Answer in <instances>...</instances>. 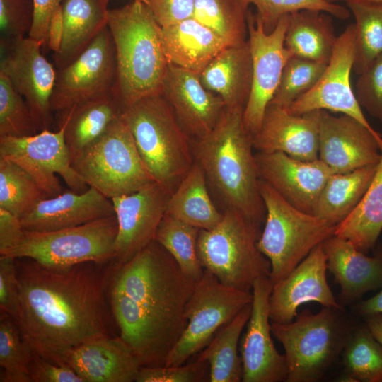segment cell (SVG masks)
I'll list each match as a JSON object with an SVG mask.
<instances>
[{
  "mask_svg": "<svg viewBox=\"0 0 382 382\" xmlns=\"http://www.w3.org/2000/svg\"><path fill=\"white\" fill-rule=\"evenodd\" d=\"M20 299L14 320L35 354L59 365L79 345L112 334L110 302L114 261L83 262L66 269L15 258Z\"/></svg>",
  "mask_w": 382,
  "mask_h": 382,
  "instance_id": "1",
  "label": "cell"
},
{
  "mask_svg": "<svg viewBox=\"0 0 382 382\" xmlns=\"http://www.w3.org/2000/svg\"><path fill=\"white\" fill-rule=\"evenodd\" d=\"M195 284L155 240L128 262L115 265L110 286L113 318L141 367L165 366L186 328Z\"/></svg>",
  "mask_w": 382,
  "mask_h": 382,
  "instance_id": "2",
  "label": "cell"
},
{
  "mask_svg": "<svg viewBox=\"0 0 382 382\" xmlns=\"http://www.w3.org/2000/svg\"><path fill=\"white\" fill-rule=\"evenodd\" d=\"M243 110V107H226L213 129L204 137L190 139V146L194 162L202 170L210 192L224 211L237 210L262 224L266 209Z\"/></svg>",
  "mask_w": 382,
  "mask_h": 382,
  "instance_id": "3",
  "label": "cell"
},
{
  "mask_svg": "<svg viewBox=\"0 0 382 382\" xmlns=\"http://www.w3.org/2000/svg\"><path fill=\"white\" fill-rule=\"evenodd\" d=\"M108 27L115 50V96L121 108L161 94L168 62L161 26L143 0L109 9Z\"/></svg>",
  "mask_w": 382,
  "mask_h": 382,
  "instance_id": "4",
  "label": "cell"
},
{
  "mask_svg": "<svg viewBox=\"0 0 382 382\" xmlns=\"http://www.w3.org/2000/svg\"><path fill=\"white\" fill-rule=\"evenodd\" d=\"M121 116L147 171L172 194L195 162L190 138L170 107L154 95L122 108Z\"/></svg>",
  "mask_w": 382,
  "mask_h": 382,
  "instance_id": "5",
  "label": "cell"
},
{
  "mask_svg": "<svg viewBox=\"0 0 382 382\" xmlns=\"http://www.w3.org/2000/svg\"><path fill=\"white\" fill-rule=\"evenodd\" d=\"M272 335L283 345L286 382H317L340 356L355 326L344 308L303 310L290 323L271 321Z\"/></svg>",
  "mask_w": 382,
  "mask_h": 382,
  "instance_id": "6",
  "label": "cell"
},
{
  "mask_svg": "<svg viewBox=\"0 0 382 382\" xmlns=\"http://www.w3.org/2000/svg\"><path fill=\"white\" fill-rule=\"evenodd\" d=\"M219 224L211 230H200L197 250L205 270L223 284L252 292L254 282L270 277L271 265L257 243L261 224L240 212L228 209Z\"/></svg>",
  "mask_w": 382,
  "mask_h": 382,
  "instance_id": "7",
  "label": "cell"
},
{
  "mask_svg": "<svg viewBox=\"0 0 382 382\" xmlns=\"http://www.w3.org/2000/svg\"><path fill=\"white\" fill-rule=\"evenodd\" d=\"M259 190L266 216L257 245L270 262V279L274 284L335 235L337 226L295 208L260 179Z\"/></svg>",
  "mask_w": 382,
  "mask_h": 382,
  "instance_id": "8",
  "label": "cell"
},
{
  "mask_svg": "<svg viewBox=\"0 0 382 382\" xmlns=\"http://www.w3.org/2000/svg\"><path fill=\"white\" fill-rule=\"evenodd\" d=\"M71 164L88 187L110 199L155 182L121 115L100 137L72 156Z\"/></svg>",
  "mask_w": 382,
  "mask_h": 382,
  "instance_id": "9",
  "label": "cell"
},
{
  "mask_svg": "<svg viewBox=\"0 0 382 382\" xmlns=\"http://www.w3.org/2000/svg\"><path fill=\"white\" fill-rule=\"evenodd\" d=\"M117 230L115 214L52 231H25L19 244L0 255L32 259L54 269L83 262L108 263L114 261Z\"/></svg>",
  "mask_w": 382,
  "mask_h": 382,
  "instance_id": "10",
  "label": "cell"
},
{
  "mask_svg": "<svg viewBox=\"0 0 382 382\" xmlns=\"http://www.w3.org/2000/svg\"><path fill=\"white\" fill-rule=\"evenodd\" d=\"M252 301V292L228 287L204 270L186 306V328L165 366L182 365L198 354L220 328Z\"/></svg>",
  "mask_w": 382,
  "mask_h": 382,
  "instance_id": "11",
  "label": "cell"
},
{
  "mask_svg": "<svg viewBox=\"0 0 382 382\" xmlns=\"http://www.w3.org/2000/svg\"><path fill=\"white\" fill-rule=\"evenodd\" d=\"M0 157L25 169L47 197L62 192L57 175L74 192H83L89 187L71 166L62 127L56 132L44 129L30 136H0Z\"/></svg>",
  "mask_w": 382,
  "mask_h": 382,
  "instance_id": "12",
  "label": "cell"
},
{
  "mask_svg": "<svg viewBox=\"0 0 382 382\" xmlns=\"http://www.w3.org/2000/svg\"><path fill=\"white\" fill-rule=\"evenodd\" d=\"M116 80L115 46L107 25L73 62L57 69L52 110L59 115L77 104L115 93Z\"/></svg>",
  "mask_w": 382,
  "mask_h": 382,
  "instance_id": "13",
  "label": "cell"
},
{
  "mask_svg": "<svg viewBox=\"0 0 382 382\" xmlns=\"http://www.w3.org/2000/svg\"><path fill=\"white\" fill-rule=\"evenodd\" d=\"M247 26L253 62L252 86L243 110V122L252 137L259 130L265 109L274 97L283 69L292 57L284 46L288 13L278 21L275 28L266 33L261 19L247 12Z\"/></svg>",
  "mask_w": 382,
  "mask_h": 382,
  "instance_id": "14",
  "label": "cell"
},
{
  "mask_svg": "<svg viewBox=\"0 0 382 382\" xmlns=\"http://www.w3.org/2000/svg\"><path fill=\"white\" fill-rule=\"evenodd\" d=\"M42 45L25 37L0 42V71L26 101L38 131L50 129L57 69L42 53Z\"/></svg>",
  "mask_w": 382,
  "mask_h": 382,
  "instance_id": "15",
  "label": "cell"
},
{
  "mask_svg": "<svg viewBox=\"0 0 382 382\" xmlns=\"http://www.w3.org/2000/svg\"><path fill=\"white\" fill-rule=\"evenodd\" d=\"M356 26L349 24L337 37L332 57L317 83L287 109L294 115L330 110L351 116L374 129L366 119L350 83L355 51Z\"/></svg>",
  "mask_w": 382,
  "mask_h": 382,
  "instance_id": "16",
  "label": "cell"
},
{
  "mask_svg": "<svg viewBox=\"0 0 382 382\" xmlns=\"http://www.w3.org/2000/svg\"><path fill=\"white\" fill-rule=\"evenodd\" d=\"M272 287L270 277L258 278L253 286L251 314L239 342L243 382H282L288 376L285 354L277 350L271 337L269 299Z\"/></svg>",
  "mask_w": 382,
  "mask_h": 382,
  "instance_id": "17",
  "label": "cell"
},
{
  "mask_svg": "<svg viewBox=\"0 0 382 382\" xmlns=\"http://www.w3.org/2000/svg\"><path fill=\"white\" fill-rule=\"evenodd\" d=\"M170 195L155 181L133 193L111 199L118 225L116 265L128 262L154 241Z\"/></svg>",
  "mask_w": 382,
  "mask_h": 382,
  "instance_id": "18",
  "label": "cell"
},
{
  "mask_svg": "<svg viewBox=\"0 0 382 382\" xmlns=\"http://www.w3.org/2000/svg\"><path fill=\"white\" fill-rule=\"evenodd\" d=\"M382 153V137L355 118L336 117L320 111L318 159L335 173L377 164Z\"/></svg>",
  "mask_w": 382,
  "mask_h": 382,
  "instance_id": "19",
  "label": "cell"
},
{
  "mask_svg": "<svg viewBox=\"0 0 382 382\" xmlns=\"http://www.w3.org/2000/svg\"><path fill=\"white\" fill-rule=\"evenodd\" d=\"M259 178L295 208L313 214L318 197L333 170L320 159L302 161L283 152H256Z\"/></svg>",
  "mask_w": 382,
  "mask_h": 382,
  "instance_id": "20",
  "label": "cell"
},
{
  "mask_svg": "<svg viewBox=\"0 0 382 382\" xmlns=\"http://www.w3.org/2000/svg\"><path fill=\"white\" fill-rule=\"evenodd\" d=\"M161 94L190 139L212 131L226 107L219 96L202 86L199 74L170 63Z\"/></svg>",
  "mask_w": 382,
  "mask_h": 382,
  "instance_id": "21",
  "label": "cell"
},
{
  "mask_svg": "<svg viewBox=\"0 0 382 382\" xmlns=\"http://www.w3.org/2000/svg\"><path fill=\"white\" fill-rule=\"evenodd\" d=\"M327 270L322 243L284 278L273 284L269 299L270 320L290 323L298 314V308L308 302H317L323 307L344 308L328 284Z\"/></svg>",
  "mask_w": 382,
  "mask_h": 382,
  "instance_id": "22",
  "label": "cell"
},
{
  "mask_svg": "<svg viewBox=\"0 0 382 382\" xmlns=\"http://www.w3.org/2000/svg\"><path fill=\"white\" fill-rule=\"evenodd\" d=\"M320 111L294 115L272 102L252 137L257 152H283L302 161L318 159Z\"/></svg>",
  "mask_w": 382,
  "mask_h": 382,
  "instance_id": "23",
  "label": "cell"
},
{
  "mask_svg": "<svg viewBox=\"0 0 382 382\" xmlns=\"http://www.w3.org/2000/svg\"><path fill=\"white\" fill-rule=\"evenodd\" d=\"M115 215L113 204L93 187L46 197L20 218L25 231L47 232L85 224Z\"/></svg>",
  "mask_w": 382,
  "mask_h": 382,
  "instance_id": "24",
  "label": "cell"
},
{
  "mask_svg": "<svg viewBox=\"0 0 382 382\" xmlns=\"http://www.w3.org/2000/svg\"><path fill=\"white\" fill-rule=\"evenodd\" d=\"M327 269L340 287L337 301L344 307L382 286V252L368 256L351 242L333 235L323 243Z\"/></svg>",
  "mask_w": 382,
  "mask_h": 382,
  "instance_id": "25",
  "label": "cell"
},
{
  "mask_svg": "<svg viewBox=\"0 0 382 382\" xmlns=\"http://www.w3.org/2000/svg\"><path fill=\"white\" fill-rule=\"evenodd\" d=\"M67 364L83 382H132L141 365L127 344L117 336H105L79 345Z\"/></svg>",
  "mask_w": 382,
  "mask_h": 382,
  "instance_id": "26",
  "label": "cell"
},
{
  "mask_svg": "<svg viewBox=\"0 0 382 382\" xmlns=\"http://www.w3.org/2000/svg\"><path fill=\"white\" fill-rule=\"evenodd\" d=\"M199 79L202 86L219 96L226 107L245 108L253 79L248 40L225 47L201 71Z\"/></svg>",
  "mask_w": 382,
  "mask_h": 382,
  "instance_id": "27",
  "label": "cell"
},
{
  "mask_svg": "<svg viewBox=\"0 0 382 382\" xmlns=\"http://www.w3.org/2000/svg\"><path fill=\"white\" fill-rule=\"evenodd\" d=\"M161 42L168 63L198 74L227 46L192 17L161 27Z\"/></svg>",
  "mask_w": 382,
  "mask_h": 382,
  "instance_id": "28",
  "label": "cell"
},
{
  "mask_svg": "<svg viewBox=\"0 0 382 382\" xmlns=\"http://www.w3.org/2000/svg\"><path fill=\"white\" fill-rule=\"evenodd\" d=\"M109 1L62 0L64 36L53 56L57 69L73 62L108 25Z\"/></svg>",
  "mask_w": 382,
  "mask_h": 382,
  "instance_id": "29",
  "label": "cell"
},
{
  "mask_svg": "<svg viewBox=\"0 0 382 382\" xmlns=\"http://www.w3.org/2000/svg\"><path fill=\"white\" fill-rule=\"evenodd\" d=\"M122 108L111 93L74 105L59 114V127L71 157L100 137L120 116Z\"/></svg>",
  "mask_w": 382,
  "mask_h": 382,
  "instance_id": "30",
  "label": "cell"
},
{
  "mask_svg": "<svg viewBox=\"0 0 382 382\" xmlns=\"http://www.w3.org/2000/svg\"><path fill=\"white\" fill-rule=\"evenodd\" d=\"M328 14L315 9L288 13L284 46L292 56L328 64L337 39Z\"/></svg>",
  "mask_w": 382,
  "mask_h": 382,
  "instance_id": "31",
  "label": "cell"
},
{
  "mask_svg": "<svg viewBox=\"0 0 382 382\" xmlns=\"http://www.w3.org/2000/svg\"><path fill=\"white\" fill-rule=\"evenodd\" d=\"M166 214L202 230H211L223 218L214 204L205 175L194 163L169 198Z\"/></svg>",
  "mask_w": 382,
  "mask_h": 382,
  "instance_id": "32",
  "label": "cell"
},
{
  "mask_svg": "<svg viewBox=\"0 0 382 382\" xmlns=\"http://www.w3.org/2000/svg\"><path fill=\"white\" fill-rule=\"evenodd\" d=\"M377 164L332 174L318 197L313 214L336 226L343 221L362 199Z\"/></svg>",
  "mask_w": 382,
  "mask_h": 382,
  "instance_id": "33",
  "label": "cell"
},
{
  "mask_svg": "<svg viewBox=\"0 0 382 382\" xmlns=\"http://www.w3.org/2000/svg\"><path fill=\"white\" fill-rule=\"evenodd\" d=\"M251 311L252 303L246 305L233 319L220 328L209 344L197 354V359L209 364V381H242L243 366L238 346Z\"/></svg>",
  "mask_w": 382,
  "mask_h": 382,
  "instance_id": "34",
  "label": "cell"
},
{
  "mask_svg": "<svg viewBox=\"0 0 382 382\" xmlns=\"http://www.w3.org/2000/svg\"><path fill=\"white\" fill-rule=\"evenodd\" d=\"M382 231V153L372 181L353 212L337 225L335 235L363 253L376 244Z\"/></svg>",
  "mask_w": 382,
  "mask_h": 382,
  "instance_id": "35",
  "label": "cell"
},
{
  "mask_svg": "<svg viewBox=\"0 0 382 382\" xmlns=\"http://www.w3.org/2000/svg\"><path fill=\"white\" fill-rule=\"evenodd\" d=\"M341 357L340 381L382 382V346L366 325L354 328Z\"/></svg>",
  "mask_w": 382,
  "mask_h": 382,
  "instance_id": "36",
  "label": "cell"
},
{
  "mask_svg": "<svg viewBox=\"0 0 382 382\" xmlns=\"http://www.w3.org/2000/svg\"><path fill=\"white\" fill-rule=\"evenodd\" d=\"M248 11L238 0H195L192 18L235 45L248 40Z\"/></svg>",
  "mask_w": 382,
  "mask_h": 382,
  "instance_id": "37",
  "label": "cell"
},
{
  "mask_svg": "<svg viewBox=\"0 0 382 382\" xmlns=\"http://www.w3.org/2000/svg\"><path fill=\"white\" fill-rule=\"evenodd\" d=\"M200 230L166 214L154 239L171 255L183 272L195 282L204 272L197 250Z\"/></svg>",
  "mask_w": 382,
  "mask_h": 382,
  "instance_id": "38",
  "label": "cell"
},
{
  "mask_svg": "<svg viewBox=\"0 0 382 382\" xmlns=\"http://www.w3.org/2000/svg\"><path fill=\"white\" fill-rule=\"evenodd\" d=\"M347 5L356 21L352 70L359 75L382 53V3L350 2Z\"/></svg>",
  "mask_w": 382,
  "mask_h": 382,
  "instance_id": "39",
  "label": "cell"
},
{
  "mask_svg": "<svg viewBox=\"0 0 382 382\" xmlns=\"http://www.w3.org/2000/svg\"><path fill=\"white\" fill-rule=\"evenodd\" d=\"M46 195L34 178L13 161L0 157V208L21 218Z\"/></svg>",
  "mask_w": 382,
  "mask_h": 382,
  "instance_id": "40",
  "label": "cell"
},
{
  "mask_svg": "<svg viewBox=\"0 0 382 382\" xmlns=\"http://www.w3.org/2000/svg\"><path fill=\"white\" fill-rule=\"evenodd\" d=\"M31 354L13 318L1 311L0 382H33L28 371Z\"/></svg>",
  "mask_w": 382,
  "mask_h": 382,
  "instance_id": "41",
  "label": "cell"
},
{
  "mask_svg": "<svg viewBox=\"0 0 382 382\" xmlns=\"http://www.w3.org/2000/svg\"><path fill=\"white\" fill-rule=\"evenodd\" d=\"M328 64L295 56L286 62L271 102L288 109L310 91L324 73Z\"/></svg>",
  "mask_w": 382,
  "mask_h": 382,
  "instance_id": "42",
  "label": "cell"
},
{
  "mask_svg": "<svg viewBox=\"0 0 382 382\" xmlns=\"http://www.w3.org/2000/svg\"><path fill=\"white\" fill-rule=\"evenodd\" d=\"M37 132L26 101L13 88L8 76L0 71V136L18 137Z\"/></svg>",
  "mask_w": 382,
  "mask_h": 382,
  "instance_id": "43",
  "label": "cell"
},
{
  "mask_svg": "<svg viewBox=\"0 0 382 382\" xmlns=\"http://www.w3.org/2000/svg\"><path fill=\"white\" fill-rule=\"evenodd\" d=\"M33 14V0H0V42L28 37Z\"/></svg>",
  "mask_w": 382,
  "mask_h": 382,
  "instance_id": "44",
  "label": "cell"
},
{
  "mask_svg": "<svg viewBox=\"0 0 382 382\" xmlns=\"http://www.w3.org/2000/svg\"><path fill=\"white\" fill-rule=\"evenodd\" d=\"M136 382H204L209 381V364L199 359L186 364L141 367Z\"/></svg>",
  "mask_w": 382,
  "mask_h": 382,
  "instance_id": "45",
  "label": "cell"
},
{
  "mask_svg": "<svg viewBox=\"0 0 382 382\" xmlns=\"http://www.w3.org/2000/svg\"><path fill=\"white\" fill-rule=\"evenodd\" d=\"M358 103L382 127V53L357 79L355 93Z\"/></svg>",
  "mask_w": 382,
  "mask_h": 382,
  "instance_id": "46",
  "label": "cell"
},
{
  "mask_svg": "<svg viewBox=\"0 0 382 382\" xmlns=\"http://www.w3.org/2000/svg\"><path fill=\"white\" fill-rule=\"evenodd\" d=\"M20 299L16 259L0 255V308L16 318Z\"/></svg>",
  "mask_w": 382,
  "mask_h": 382,
  "instance_id": "47",
  "label": "cell"
},
{
  "mask_svg": "<svg viewBox=\"0 0 382 382\" xmlns=\"http://www.w3.org/2000/svg\"><path fill=\"white\" fill-rule=\"evenodd\" d=\"M28 371L33 382H83L69 366L57 364L33 352Z\"/></svg>",
  "mask_w": 382,
  "mask_h": 382,
  "instance_id": "48",
  "label": "cell"
},
{
  "mask_svg": "<svg viewBox=\"0 0 382 382\" xmlns=\"http://www.w3.org/2000/svg\"><path fill=\"white\" fill-rule=\"evenodd\" d=\"M161 26L192 18L195 0H143Z\"/></svg>",
  "mask_w": 382,
  "mask_h": 382,
  "instance_id": "49",
  "label": "cell"
},
{
  "mask_svg": "<svg viewBox=\"0 0 382 382\" xmlns=\"http://www.w3.org/2000/svg\"><path fill=\"white\" fill-rule=\"evenodd\" d=\"M34 14L33 25L28 37L47 47V31L50 18L62 4V0H33Z\"/></svg>",
  "mask_w": 382,
  "mask_h": 382,
  "instance_id": "50",
  "label": "cell"
},
{
  "mask_svg": "<svg viewBox=\"0 0 382 382\" xmlns=\"http://www.w3.org/2000/svg\"><path fill=\"white\" fill-rule=\"evenodd\" d=\"M24 233L20 218L0 208V255L19 244Z\"/></svg>",
  "mask_w": 382,
  "mask_h": 382,
  "instance_id": "51",
  "label": "cell"
},
{
  "mask_svg": "<svg viewBox=\"0 0 382 382\" xmlns=\"http://www.w3.org/2000/svg\"><path fill=\"white\" fill-rule=\"evenodd\" d=\"M64 18L62 4L52 13L47 31V47L58 53L61 49L64 36Z\"/></svg>",
  "mask_w": 382,
  "mask_h": 382,
  "instance_id": "52",
  "label": "cell"
},
{
  "mask_svg": "<svg viewBox=\"0 0 382 382\" xmlns=\"http://www.w3.org/2000/svg\"><path fill=\"white\" fill-rule=\"evenodd\" d=\"M354 310L363 317L372 313H382V289L373 297L359 302Z\"/></svg>",
  "mask_w": 382,
  "mask_h": 382,
  "instance_id": "53",
  "label": "cell"
},
{
  "mask_svg": "<svg viewBox=\"0 0 382 382\" xmlns=\"http://www.w3.org/2000/svg\"><path fill=\"white\" fill-rule=\"evenodd\" d=\"M364 318L366 325L382 346V313H372Z\"/></svg>",
  "mask_w": 382,
  "mask_h": 382,
  "instance_id": "54",
  "label": "cell"
},
{
  "mask_svg": "<svg viewBox=\"0 0 382 382\" xmlns=\"http://www.w3.org/2000/svg\"><path fill=\"white\" fill-rule=\"evenodd\" d=\"M326 2L331 3V4H336V2L339 1H345L347 4L350 2H378V3H382V0H323Z\"/></svg>",
  "mask_w": 382,
  "mask_h": 382,
  "instance_id": "55",
  "label": "cell"
},
{
  "mask_svg": "<svg viewBox=\"0 0 382 382\" xmlns=\"http://www.w3.org/2000/svg\"><path fill=\"white\" fill-rule=\"evenodd\" d=\"M241 4L244 5H249L253 3L255 0H238Z\"/></svg>",
  "mask_w": 382,
  "mask_h": 382,
  "instance_id": "56",
  "label": "cell"
}]
</instances>
